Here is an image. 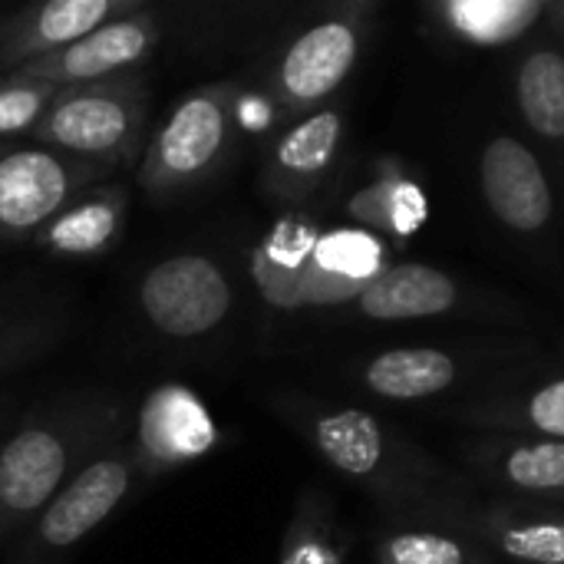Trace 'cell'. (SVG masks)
Wrapping results in <instances>:
<instances>
[{"label":"cell","instance_id":"83f0119b","mask_svg":"<svg viewBox=\"0 0 564 564\" xmlns=\"http://www.w3.org/2000/svg\"><path fill=\"white\" fill-rule=\"evenodd\" d=\"M545 20H549V26L564 40V0H549Z\"/></svg>","mask_w":564,"mask_h":564},{"label":"cell","instance_id":"6da1fadb","mask_svg":"<svg viewBox=\"0 0 564 564\" xmlns=\"http://www.w3.org/2000/svg\"><path fill=\"white\" fill-rule=\"evenodd\" d=\"M135 406L116 390H73L30 406L0 433V552L96 456L126 443Z\"/></svg>","mask_w":564,"mask_h":564},{"label":"cell","instance_id":"603a6c76","mask_svg":"<svg viewBox=\"0 0 564 564\" xmlns=\"http://www.w3.org/2000/svg\"><path fill=\"white\" fill-rule=\"evenodd\" d=\"M63 327L66 314L53 301L0 297V377L50 354Z\"/></svg>","mask_w":564,"mask_h":564},{"label":"cell","instance_id":"d6986e66","mask_svg":"<svg viewBox=\"0 0 564 564\" xmlns=\"http://www.w3.org/2000/svg\"><path fill=\"white\" fill-rule=\"evenodd\" d=\"M129 215V192L122 185H96L69 202L36 238L40 251L56 258H99L116 248Z\"/></svg>","mask_w":564,"mask_h":564},{"label":"cell","instance_id":"4316f807","mask_svg":"<svg viewBox=\"0 0 564 564\" xmlns=\"http://www.w3.org/2000/svg\"><path fill=\"white\" fill-rule=\"evenodd\" d=\"M59 86L23 73H0V142L33 139Z\"/></svg>","mask_w":564,"mask_h":564},{"label":"cell","instance_id":"7402d4cb","mask_svg":"<svg viewBox=\"0 0 564 564\" xmlns=\"http://www.w3.org/2000/svg\"><path fill=\"white\" fill-rule=\"evenodd\" d=\"M516 106L529 132L542 142H564V50L535 43L516 66Z\"/></svg>","mask_w":564,"mask_h":564},{"label":"cell","instance_id":"e0dca14e","mask_svg":"<svg viewBox=\"0 0 564 564\" xmlns=\"http://www.w3.org/2000/svg\"><path fill=\"white\" fill-rule=\"evenodd\" d=\"M466 304L463 284L423 261L390 264L350 307L357 317L373 324H403V321H430L449 317Z\"/></svg>","mask_w":564,"mask_h":564},{"label":"cell","instance_id":"9a60e30c","mask_svg":"<svg viewBox=\"0 0 564 564\" xmlns=\"http://www.w3.org/2000/svg\"><path fill=\"white\" fill-rule=\"evenodd\" d=\"M476 367H482L479 354L413 344V347H390V350L373 354L370 360L357 367V380L377 400L426 403L463 387Z\"/></svg>","mask_w":564,"mask_h":564},{"label":"cell","instance_id":"3957f363","mask_svg":"<svg viewBox=\"0 0 564 564\" xmlns=\"http://www.w3.org/2000/svg\"><path fill=\"white\" fill-rule=\"evenodd\" d=\"M238 139V89L208 83L182 96L149 135L135 182L152 202H178L205 188L231 159Z\"/></svg>","mask_w":564,"mask_h":564},{"label":"cell","instance_id":"ffe728a7","mask_svg":"<svg viewBox=\"0 0 564 564\" xmlns=\"http://www.w3.org/2000/svg\"><path fill=\"white\" fill-rule=\"evenodd\" d=\"M377 564H492L496 555L476 539L469 519L406 516L373 542Z\"/></svg>","mask_w":564,"mask_h":564},{"label":"cell","instance_id":"484cf974","mask_svg":"<svg viewBox=\"0 0 564 564\" xmlns=\"http://www.w3.org/2000/svg\"><path fill=\"white\" fill-rule=\"evenodd\" d=\"M314 264L324 274L347 281V284H360V288H370L390 268L380 238L370 231H354V228H337V231L317 235Z\"/></svg>","mask_w":564,"mask_h":564},{"label":"cell","instance_id":"277c9868","mask_svg":"<svg viewBox=\"0 0 564 564\" xmlns=\"http://www.w3.org/2000/svg\"><path fill=\"white\" fill-rule=\"evenodd\" d=\"M33 142L102 169L139 165L149 142V83L142 73L63 86Z\"/></svg>","mask_w":564,"mask_h":564},{"label":"cell","instance_id":"9c48e42d","mask_svg":"<svg viewBox=\"0 0 564 564\" xmlns=\"http://www.w3.org/2000/svg\"><path fill=\"white\" fill-rule=\"evenodd\" d=\"M218 440L221 436L208 406L182 383H162L149 390L135 406V426L129 436L145 482L208 456Z\"/></svg>","mask_w":564,"mask_h":564},{"label":"cell","instance_id":"cb8c5ba5","mask_svg":"<svg viewBox=\"0 0 564 564\" xmlns=\"http://www.w3.org/2000/svg\"><path fill=\"white\" fill-rule=\"evenodd\" d=\"M347 208L367 228L383 231L390 238H410L430 218V198H426V192L413 178H406L403 172H397L393 165L380 178H373L370 185H364L360 192H354V198L347 202Z\"/></svg>","mask_w":564,"mask_h":564},{"label":"cell","instance_id":"52a82bcc","mask_svg":"<svg viewBox=\"0 0 564 564\" xmlns=\"http://www.w3.org/2000/svg\"><path fill=\"white\" fill-rule=\"evenodd\" d=\"M109 169L23 142H0V245H23L79 195L102 185Z\"/></svg>","mask_w":564,"mask_h":564},{"label":"cell","instance_id":"8fae6325","mask_svg":"<svg viewBox=\"0 0 564 564\" xmlns=\"http://www.w3.org/2000/svg\"><path fill=\"white\" fill-rule=\"evenodd\" d=\"M145 0H46L0 17V73L53 56L93 30L145 10Z\"/></svg>","mask_w":564,"mask_h":564},{"label":"cell","instance_id":"8992f818","mask_svg":"<svg viewBox=\"0 0 564 564\" xmlns=\"http://www.w3.org/2000/svg\"><path fill=\"white\" fill-rule=\"evenodd\" d=\"M370 30V7H337L284 40L264 69V93L284 116L321 109L357 69Z\"/></svg>","mask_w":564,"mask_h":564},{"label":"cell","instance_id":"44dd1931","mask_svg":"<svg viewBox=\"0 0 564 564\" xmlns=\"http://www.w3.org/2000/svg\"><path fill=\"white\" fill-rule=\"evenodd\" d=\"M549 0H449L433 10L436 26L463 46L492 50L522 40L545 20Z\"/></svg>","mask_w":564,"mask_h":564},{"label":"cell","instance_id":"5b68a950","mask_svg":"<svg viewBox=\"0 0 564 564\" xmlns=\"http://www.w3.org/2000/svg\"><path fill=\"white\" fill-rule=\"evenodd\" d=\"M139 482H145L132 443H119L96 456L66 489L53 496V502L23 529V535L10 545L7 564H63L102 522L112 519L119 506H126Z\"/></svg>","mask_w":564,"mask_h":564},{"label":"cell","instance_id":"ac0fdd59","mask_svg":"<svg viewBox=\"0 0 564 564\" xmlns=\"http://www.w3.org/2000/svg\"><path fill=\"white\" fill-rule=\"evenodd\" d=\"M469 529L502 558L522 564H564V506L499 502L473 509Z\"/></svg>","mask_w":564,"mask_h":564},{"label":"cell","instance_id":"2e32d148","mask_svg":"<svg viewBox=\"0 0 564 564\" xmlns=\"http://www.w3.org/2000/svg\"><path fill=\"white\" fill-rule=\"evenodd\" d=\"M479 479L519 496L516 502L564 506V440L545 436H489L469 453Z\"/></svg>","mask_w":564,"mask_h":564},{"label":"cell","instance_id":"30bf717a","mask_svg":"<svg viewBox=\"0 0 564 564\" xmlns=\"http://www.w3.org/2000/svg\"><path fill=\"white\" fill-rule=\"evenodd\" d=\"M159 43H162V20L152 7H145L13 73H23L30 79H46L59 89L106 83V79L142 73V63L159 50Z\"/></svg>","mask_w":564,"mask_h":564},{"label":"cell","instance_id":"4fadbf2b","mask_svg":"<svg viewBox=\"0 0 564 564\" xmlns=\"http://www.w3.org/2000/svg\"><path fill=\"white\" fill-rule=\"evenodd\" d=\"M344 142V109L321 106L294 119L268 149L261 188L281 205H304L321 195L334 175Z\"/></svg>","mask_w":564,"mask_h":564},{"label":"cell","instance_id":"7a4b0ae2","mask_svg":"<svg viewBox=\"0 0 564 564\" xmlns=\"http://www.w3.org/2000/svg\"><path fill=\"white\" fill-rule=\"evenodd\" d=\"M281 413L334 473L373 499L406 516H473L466 482L380 416L360 406H321L301 400L281 403Z\"/></svg>","mask_w":564,"mask_h":564},{"label":"cell","instance_id":"7c38bea8","mask_svg":"<svg viewBox=\"0 0 564 564\" xmlns=\"http://www.w3.org/2000/svg\"><path fill=\"white\" fill-rule=\"evenodd\" d=\"M479 188L492 218L512 235H542L555 218L545 165L519 135L502 132L482 145Z\"/></svg>","mask_w":564,"mask_h":564},{"label":"cell","instance_id":"d4e9b609","mask_svg":"<svg viewBox=\"0 0 564 564\" xmlns=\"http://www.w3.org/2000/svg\"><path fill=\"white\" fill-rule=\"evenodd\" d=\"M347 562V542L340 535V525L334 522V509L324 496L304 492L294 519L288 525L281 562L278 564H344Z\"/></svg>","mask_w":564,"mask_h":564},{"label":"cell","instance_id":"5bb4252c","mask_svg":"<svg viewBox=\"0 0 564 564\" xmlns=\"http://www.w3.org/2000/svg\"><path fill=\"white\" fill-rule=\"evenodd\" d=\"M459 416L506 436L564 440V364L502 377L466 403Z\"/></svg>","mask_w":564,"mask_h":564},{"label":"cell","instance_id":"f1b7e54d","mask_svg":"<svg viewBox=\"0 0 564 564\" xmlns=\"http://www.w3.org/2000/svg\"><path fill=\"white\" fill-rule=\"evenodd\" d=\"M7 410H10V400H3V397H0V433L7 430Z\"/></svg>","mask_w":564,"mask_h":564},{"label":"cell","instance_id":"ba28073f","mask_svg":"<svg viewBox=\"0 0 564 564\" xmlns=\"http://www.w3.org/2000/svg\"><path fill=\"white\" fill-rule=\"evenodd\" d=\"M142 321L165 340L192 344L212 337L235 307V284L221 261L182 251L155 261L135 288Z\"/></svg>","mask_w":564,"mask_h":564}]
</instances>
